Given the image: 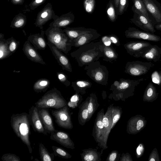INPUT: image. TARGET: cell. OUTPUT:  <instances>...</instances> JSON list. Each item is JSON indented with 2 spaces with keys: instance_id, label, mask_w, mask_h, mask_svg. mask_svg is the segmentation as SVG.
<instances>
[{
  "instance_id": "1",
  "label": "cell",
  "mask_w": 161,
  "mask_h": 161,
  "mask_svg": "<svg viewBox=\"0 0 161 161\" xmlns=\"http://www.w3.org/2000/svg\"><path fill=\"white\" fill-rule=\"evenodd\" d=\"M104 44L100 41L84 45L70 53L79 66L82 67L98 61L103 55Z\"/></svg>"
},
{
  "instance_id": "2",
  "label": "cell",
  "mask_w": 161,
  "mask_h": 161,
  "mask_svg": "<svg viewBox=\"0 0 161 161\" xmlns=\"http://www.w3.org/2000/svg\"><path fill=\"white\" fill-rule=\"evenodd\" d=\"M11 126L17 136L26 145L30 153L32 150L30 140L31 125L29 114L25 112L13 114L10 120Z\"/></svg>"
},
{
  "instance_id": "3",
  "label": "cell",
  "mask_w": 161,
  "mask_h": 161,
  "mask_svg": "<svg viewBox=\"0 0 161 161\" xmlns=\"http://www.w3.org/2000/svg\"><path fill=\"white\" fill-rule=\"evenodd\" d=\"M35 105L37 108L58 109L67 106V103L60 91L54 88L46 92Z\"/></svg>"
},
{
  "instance_id": "4",
  "label": "cell",
  "mask_w": 161,
  "mask_h": 161,
  "mask_svg": "<svg viewBox=\"0 0 161 161\" xmlns=\"http://www.w3.org/2000/svg\"><path fill=\"white\" fill-rule=\"evenodd\" d=\"M86 75L97 83L106 86L108 84L109 72L105 66L97 61L86 65L84 68Z\"/></svg>"
},
{
  "instance_id": "5",
  "label": "cell",
  "mask_w": 161,
  "mask_h": 161,
  "mask_svg": "<svg viewBox=\"0 0 161 161\" xmlns=\"http://www.w3.org/2000/svg\"><path fill=\"white\" fill-rule=\"evenodd\" d=\"M46 35L48 42L65 53L68 54L71 49V39L63 31L52 30L47 33Z\"/></svg>"
},
{
  "instance_id": "6",
  "label": "cell",
  "mask_w": 161,
  "mask_h": 161,
  "mask_svg": "<svg viewBox=\"0 0 161 161\" xmlns=\"http://www.w3.org/2000/svg\"><path fill=\"white\" fill-rule=\"evenodd\" d=\"M143 78L137 80H131L121 78L119 81H115L111 88L117 94L132 96L136 87L144 80Z\"/></svg>"
},
{
  "instance_id": "7",
  "label": "cell",
  "mask_w": 161,
  "mask_h": 161,
  "mask_svg": "<svg viewBox=\"0 0 161 161\" xmlns=\"http://www.w3.org/2000/svg\"><path fill=\"white\" fill-rule=\"evenodd\" d=\"M154 65L151 62L129 61L125 65V72L132 76H138L146 74Z\"/></svg>"
},
{
  "instance_id": "8",
  "label": "cell",
  "mask_w": 161,
  "mask_h": 161,
  "mask_svg": "<svg viewBox=\"0 0 161 161\" xmlns=\"http://www.w3.org/2000/svg\"><path fill=\"white\" fill-rule=\"evenodd\" d=\"M52 115L55 118V122L60 127L71 129L73 127L70 114L66 106L61 108L51 111Z\"/></svg>"
},
{
  "instance_id": "9",
  "label": "cell",
  "mask_w": 161,
  "mask_h": 161,
  "mask_svg": "<svg viewBox=\"0 0 161 161\" xmlns=\"http://www.w3.org/2000/svg\"><path fill=\"white\" fill-rule=\"evenodd\" d=\"M134 13L131 22L143 31L154 33L156 31L155 24L151 19H148L138 11L131 8Z\"/></svg>"
},
{
  "instance_id": "10",
  "label": "cell",
  "mask_w": 161,
  "mask_h": 161,
  "mask_svg": "<svg viewBox=\"0 0 161 161\" xmlns=\"http://www.w3.org/2000/svg\"><path fill=\"white\" fill-rule=\"evenodd\" d=\"M126 38L143 40L153 42L161 41V37L154 33L141 31L136 28L130 27L125 32Z\"/></svg>"
},
{
  "instance_id": "11",
  "label": "cell",
  "mask_w": 161,
  "mask_h": 161,
  "mask_svg": "<svg viewBox=\"0 0 161 161\" xmlns=\"http://www.w3.org/2000/svg\"><path fill=\"white\" fill-rule=\"evenodd\" d=\"M152 44L144 41H131L124 45V47L127 53L136 58L141 57V55Z\"/></svg>"
},
{
  "instance_id": "12",
  "label": "cell",
  "mask_w": 161,
  "mask_h": 161,
  "mask_svg": "<svg viewBox=\"0 0 161 161\" xmlns=\"http://www.w3.org/2000/svg\"><path fill=\"white\" fill-rule=\"evenodd\" d=\"M148 12L153 17L155 25L161 23V4L157 0H142Z\"/></svg>"
},
{
  "instance_id": "13",
  "label": "cell",
  "mask_w": 161,
  "mask_h": 161,
  "mask_svg": "<svg viewBox=\"0 0 161 161\" xmlns=\"http://www.w3.org/2000/svg\"><path fill=\"white\" fill-rule=\"evenodd\" d=\"M47 43L53 55L57 60L59 65L62 67L63 69L72 72V66L67 56L53 44L48 42H47Z\"/></svg>"
},
{
  "instance_id": "14",
  "label": "cell",
  "mask_w": 161,
  "mask_h": 161,
  "mask_svg": "<svg viewBox=\"0 0 161 161\" xmlns=\"http://www.w3.org/2000/svg\"><path fill=\"white\" fill-rule=\"evenodd\" d=\"M29 114L31 125L34 131L47 135L40 119L37 108L32 106L29 110Z\"/></svg>"
},
{
  "instance_id": "15",
  "label": "cell",
  "mask_w": 161,
  "mask_h": 161,
  "mask_svg": "<svg viewBox=\"0 0 161 161\" xmlns=\"http://www.w3.org/2000/svg\"><path fill=\"white\" fill-rule=\"evenodd\" d=\"M39 115L46 132L50 134L56 130L54 126L53 120L47 108H37Z\"/></svg>"
},
{
  "instance_id": "16",
  "label": "cell",
  "mask_w": 161,
  "mask_h": 161,
  "mask_svg": "<svg viewBox=\"0 0 161 161\" xmlns=\"http://www.w3.org/2000/svg\"><path fill=\"white\" fill-rule=\"evenodd\" d=\"M50 139L67 148L73 149L74 148L73 143L69 134L63 131L57 130L52 132Z\"/></svg>"
},
{
  "instance_id": "17",
  "label": "cell",
  "mask_w": 161,
  "mask_h": 161,
  "mask_svg": "<svg viewBox=\"0 0 161 161\" xmlns=\"http://www.w3.org/2000/svg\"><path fill=\"white\" fill-rule=\"evenodd\" d=\"M22 49L27 58L31 61L42 64H46L41 56L31 44L29 40L25 42Z\"/></svg>"
},
{
  "instance_id": "18",
  "label": "cell",
  "mask_w": 161,
  "mask_h": 161,
  "mask_svg": "<svg viewBox=\"0 0 161 161\" xmlns=\"http://www.w3.org/2000/svg\"><path fill=\"white\" fill-rule=\"evenodd\" d=\"M101 35L97 31L87 33L75 39L71 40V45L72 47H80L97 39Z\"/></svg>"
},
{
  "instance_id": "19",
  "label": "cell",
  "mask_w": 161,
  "mask_h": 161,
  "mask_svg": "<svg viewBox=\"0 0 161 161\" xmlns=\"http://www.w3.org/2000/svg\"><path fill=\"white\" fill-rule=\"evenodd\" d=\"M141 57L148 61L157 62L161 57V48L157 45H152L145 50Z\"/></svg>"
},
{
  "instance_id": "20",
  "label": "cell",
  "mask_w": 161,
  "mask_h": 161,
  "mask_svg": "<svg viewBox=\"0 0 161 161\" xmlns=\"http://www.w3.org/2000/svg\"><path fill=\"white\" fill-rule=\"evenodd\" d=\"M96 31L97 30L93 29L78 27L68 28L64 30V32L71 39L73 40L84 34Z\"/></svg>"
},
{
  "instance_id": "21",
  "label": "cell",
  "mask_w": 161,
  "mask_h": 161,
  "mask_svg": "<svg viewBox=\"0 0 161 161\" xmlns=\"http://www.w3.org/2000/svg\"><path fill=\"white\" fill-rule=\"evenodd\" d=\"M28 40L36 50H44L46 47L47 43L43 36L33 35L30 36Z\"/></svg>"
},
{
  "instance_id": "22",
  "label": "cell",
  "mask_w": 161,
  "mask_h": 161,
  "mask_svg": "<svg viewBox=\"0 0 161 161\" xmlns=\"http://www.w3.org/2000/svg\"><path fill=\"white\" fill-rule=\"evenodd\" d=\"M158 93L153 84L150 82L147 86L144 91L143 100L144 101L152 102L158 97Z\"/></svg>"
},
{
  "instance_id": "23",
  "label": "cell",
  "mask_w": 161,
  "mask_h": 161,
  "mask_svg": "<svg viewBox=\"0 0 161 161\" xmlns=\"http://www.w3.org/2000/svg\"><path fill=\"white\" fill-rule=\"evenodd\" d=\"M92 83L88 80H77L72 82V86L76 92L82 94L86 93V90L91 87Z\"/></svg>"
},
{
  "instance_id": "24",
  "label": "cell",
  "mask_w": 161,
  "mask_h": 161,
  "mask_svg": "<svg viewBox=\"0 0 161 161\" xmlns=\"http://www.w3.org/2000/svg\"><path fill=\"white\" fill-rule=\"evenodd\" d=\"M118 54L113 47L104 45L103 60L107 62L112 63L118 58Z\"/></svg>"
},
{
  "instance_id": "25",
  "label": "cell",
  "mask_w": 161,
  "mask_h": 161,
  "mask_svg": "<svg viewBox=\"0 0 161 161\" xmlns=\"http://www.w3.org/2000/svg\"><path fill=\"white\" fill-rule=\"evenodd\" d=\"M50 83V81L47 79H40L34 83L33 88L37 93L44 92L49 87Z\"/></svg>"
},
{
  "instance_id": "26",
  "label": "cell",
  "mask_w": 161,
  "mask_h": 161,
  "mask_svg": "<svg viewBox=\"0 0 161 161\" xmlns=\"http://www.w3.org/2000/svg\"><path fill=\"white\" fill-rule=\"evenodd\" d=\"M39 152L41 161H53L54 160L55 155L53 153H50L42 143L39 144Z\"/></svg>"
},
{
  "instance_id": "27",
  "label": "cell",
  "mask_w": 161,
  "mask_h": 161,
  "mask_svg": "<svg viewBox=\"0 0 161 161\" xmlns=\"http://www.w3.org/2000/svg\"><path fill=\"white\" fill-rule=\"evenodd\" d=\"M0 59H3L12 55L8 47L7 40L3 38V36L0 37Z\"/></svg>"
},
{
  "instance_id": "28",
  "label": "cell",
  "mask_w": 161,
  "mask_h": 161,
  "mask_svg": "<svg viewBox=\"0 0 161 161\" xmlns=\"http://www.w3.org/2000/svg\"><path fill=\"white\" fill-rule=\"evenodd\" d=\"M106 13L109 20L112 22L115 21L118 15L113 0L109 1L106 7Z\"/></svg>"
},
{
  "instance_id": "29",
  "label": "cell",
  "mask_w": 161,
  "mask_h": 161,
  "mask_svg": "<svg viewBox=\"0 0 161 161\" xmlns=\"http://www.w3.org/2000/svg\"><path fill=\"white\" fill-rule=\"evenodd\" d=\"M132 1L133 5L131 8L134 9L138 11L148 19H151L142 1V0H132Z\"/></svg>"
},
{
  "instance_id": "30",
  "label": "cell",
  "mask_w": 161,
  "mask_h": 161,
  "mask_svg": "<svg viewBox=\"0 0 161 161\" xmlns=\"http://www.w3.org/2000/svg\"><path fill=\"white\" fill-rule=\"evenodd\" d=\"M52 148L55 156L66 159L70 158L71 157L65 150L61 147L53 146Z\"/></svg>"
},
{
  "instance_id": "31",
  "label": "cell",
  "mask_w": 161,
  "mask_h": 161,
  "mask_svg": "<svg viewBox=\"0 0 161 161\" xmlns=\"http://www.w3.org/2000/svg\"><path fill=\"white\" fill-rule=\"evenodd\" d=\"M83 4L84 9L87 13L92 14L96 6L95 0H84Z\"/></svg>"
},
{
  "instance_id": "32",
  "label": "cell",
  "mask_w": 161,
  "mask_h": 161,
  "mask_svg": "<svg viewBox=\"0 0 161 161\" xmlns=\"http://www.w3.org/2000/svg\"><path fill=\"white\" fill-rule=\"evenodd\" d=\"M7 40L8 42L9 50L12 54L15 52L18 48L19 42L12 37Z\"/></svg>"
},
{
  "instance_id": "33",
  "label": "cell",
  "mask_w": 161,
  "mask_h": 161,
  "mask_svg": "<svg viewBox=\"0 0 161 161\" xmlns=\"http://www.w3.org/2000/svg\"><path fill=\"white\" fill-rule=\"evenodd\" d=\"M128 0H119L118 15H121L125 12L128 6Z\"/></svg>"
},
{
  "instance_id": "34",
  "label": "cell",
  "mask_w": 161,
  "mask_h": 161,
  "mask_svg": "<svg viewBox=\"0 0 161 161\" xmlns=\"http://www.w3.org/2000/svg\"><path fill=\"white\" fill-rule=\"evenodd\" d=\"M1 159L3 161H20L18 156L13 153H5L3 155Z\"/></svg>"
},
{
  "instance_id": "35",
  "label": "cell",
  "mask_w": 161,
  "mask_h": 161,
  "mask_svg": "<svg viewBox=\"0 0 161 161\" xmlns=\"http://www.w3.org/2000/svg\"><path fill=\"white\" fill-rule=\"evenodd\" d=\"M58 78L59 81L67 86H69L70 82L68 80L66 75L63 72H58L57 74Z\"/></svg>"
},
{
  "instance_id": "36",
  "label": "cell",
  "mask_w": 161,
  "mask_h": 161,
  "mask_svg": "<svg viewBox=\"0 0 161 161\" xmlns=\"http://www.w3.org/2000/svg\"><path fill=\"white\" fill-rule=\"evenodd\" d=\"M152 79L153 82L161 86V71L153 72L152 75Z\"/></svg>"
},
{
  "instance_id": "37",
  "label": "cell",
  "mask_w": 161,
  "mask_h": 161,
  "mask_svg": "<svg viewBox=\"0 0 161 161\" xmlns=\"http://www.w3.org/2000/svg\"><path fill=\"white\" fill-rule=\"evenodd\" d=\"M159 155L157 150L155 148L151 153L148 158V161H159Z\"/></svg>"
},
{
  "instance_id": "38",
  "label": "cell",
  "mask_w": 161,
  "mask_h": 161,
  "mask_svg": "<svg viewBox=\"0 0 161 161\" xmlns=\"http://www.w3.org/2000/svg\"><path fill=\"white\" fill-rule=\"evenodd\" d=\"M144 151L143 144L140 143L136 148V155L137 158H139L143 155Z\"/></svg>"
},
{
  "instance_id": "39",
  "label": "cell",
  "mask_w": 161,
  "mask_h": 161,
  "mask_svg": "<svg viewBox=\"0 0 161 161\" xmlns=\"http://www.w3.org/2000/svg\"><path fill=\"white\" fill-rule=\"evenodd\" d=\"M94 94H90V102L88 104L87 109L88 114L90 115L92 114L94 111V106L93 104V98Z\"/></svg>"
},
{
  "instance_id": "40",
  "label": "cell",
  "mask_w": 161,
  "mask_h": 161,
  "mask_svg": "<svg viewBox=\"0 0 161 161\" xmlns=\"http://www.w3.org/2000/svg\"><path fill=\"white\" fill-rule=\"evenodd\" d=\"M111 42L117 46H119L120 45V42L117 36L115 35H108Z\"/></svg>"
},
{
  "instance_id": "41",
  "label": "cell",
  "mask_w": 161,
  "mask_h": 161,
  "mask_svg": "<svg viewBox=\"0 0 161 161\" xmlns=\"http://www.w3.org/2000/svg\"><path fill=\"white\" fill-rule=\"evenodd\" d=\"M107 115H105L102 119L103 124L105 128H108L110 126V121Z\"/></svg>"
},
{
  "instance_id": "42",
  "label": "cell",
  "mask_w": 161,
  "mask_h": 161,
  "mask_svg": "<svg viewBox=\"0 0 161 161\" xmlns=\"http://www.w3.org/2000/svg\"><path fill=\"white\" fill-rule=\"evenodd\" d=\"M102 41L103 44L106 46H110L111 42L108 36H103L101 39Z\"/></svg>"
},
{
  "instance_id": "43",
  "label": "cell",
  "mask_w": 161,
  "mask_h": 161,
  "mask_svg": "<svg viewBox=\"0 0 161 161\" xmlns=\"http://www.w3.org/2000/svg\"><path fill=\"white\" fill-rule=\"evenodd\" d=\"M78 93H77L76 94H75L71 97L70 101L68 103V105L69 107H71L73 103L76 102L78 101L79 98Z\"/></svg>"
},
{
  "instance_id": "44",
  "label": "cell",
  "mask_w": 161,
  "mask_h": 161,
  "mask_svg": "<svg viewBox=\"0 0 161 161\" xmlns=\"http://www.w3.org/2000/svg\"><path fill=\"white\" fill-rule=\"evenodd\" d=\"M102 119H97L96 121V127L97 129L99 130H103L104 128V126L103 124Z\"/></svg>"
},
{
  "instance_id": "45",
  "label": "cell",
  "mask_w": 161,
  "mask_h": 161,
  "mask_svg": "<svg viewBox=\"0 0 161 161\" xmlns=\"http://www.w3.org/2000/svg\"><path fill=\"white\" fill-rule=\"evenodd\" d=\"M88 105L86 108L83 109L81 113L82 118L84 120H86L89 114L87 109Z\"/></svg>"
},
{
  "instance_id": "46",
  "label": "cell",
  "mask_w": 161,
  "mask_h": 161,
  "mask_svg": "<svg viewBox=\"0 0 161 161\" xmlns=\"http://www.w3.org/2000/svg\"><path fill=\"white\" fill-rule=\"evenodd\" d=\"M95 157L94 155L91 153H87L83 156V159L86 161H91L94 160Z\"/></svg>"
},
{
  "instance_id": "47",
  "label": "cell",
  "mask_w": 161,
  "mask_h": 161,
  "mask_svg": "<svg viewBox=\"0 0 161 161\" xmlns=\"http://www.w3.org/2000/svg\"><path fill=\"white\" fill-rule=\"evenodd\" d=\"M120 115L119 113H117L114 115L113 119V122L112 124V127L118 121L120 118Z\"/></svg>"
},
{
  "instance_id": "48",
  "label": "cell",
  "mask_w": 161,
  "mask_h": 161,
  "mask_svg": "<svg viewBox=\"0 0 161 161\" xmlns=\"http://www.w3.org/2000/svg\"><path fill=\"white\" fill-rule=\"evenodd\" d=\"M24 23V21L23 19H20L14 23V26L17 28L21 27L23 25Z\"/></svg>"
},
{
  "instance_id": "49",
  "label": "cell",
  "mask_w": 161,
  "mask_h": 161,
  "mask_svg": "<svg viewBox=\"0 0 161 161\" xmlns=\"http://www.w3.org/2000/svg\"><path fill=\"white\" fill-rule=\"evenodd\" d=\"M117 157V153L115 152L112 153L110 155L108 160L110 161H114Z\"/></svg>"
},
{
  "instance_id": "50",
  "label": "cell",
  "mask_w": 161,
  "mask_h": 161,
  "mask_svg": "<svg viewBox=\"0 0 161 161\" xmlns=\"http://www.w3.org/2000/svg\"><path fill=\"white\" fill-rule=\"evenodd\" d=\"M114 2L115 6V7L116 10L118 15V12L119 8V0H113Z\"/></svg>"
},
{
  "instance_id": "51",
  "label": "cell",
  "mask_w": 161,
  "mask_h": 161,
  "mask_svg": "<svg viewBox=\"0 0 161 161\" xmlns=\"http://www.w3.org/2000/svg\"><path fill=\"white\" fill-rule=\"evenodd\" d=\"M154 27L156 30L161 31V23L155 24Z\"/></svg>"
},
{
  "instance_id": "52",
  "label": "cell",
  "mask_w": 161,
  "mask_h": 161,
  "mask_svg": "<svg viewBox=\"0 0 161 161\" xmlns=\"http://www.w3.org/2000/svg\"><path fill=\"white\" fill-rule=\"evenodd\" d=\"M48 14L47 12H44L41 14V17L42 18L46 17L47 15Z\"/></svg>"
},
{
  "instance_id": "53",
  "label": "cell",
  "mask_w": 161,
  "mask_h": 161,
  "mask_svg": "<svg viewBox=\"0 0 161 161\" xmlns=\"http://www.w3.org/2000/svg\"><path fill=\"white\" fill-rule=\"evenodd\" d=\"M43 0H36V2L37 3H40Z\"/></svg>"
},
{
  "instance_id": "54",
  "label": "cell",
  "mask_w": 161,
  "mask_h": 161,
  "mask_svg": "<svg viewBox=\"0 0 161 161\" xmlns=\"http://www.w3.org/2000/svg\"><path fill=\"white\" fill-rule=\"evenodd\" d=\"M15 1H16V2H19V1L20 0H14Z\"/></svg>"
}]
</instances>
